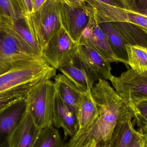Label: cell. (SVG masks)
<instances>
[{
	"label": "cell",
	"mask_w": 147,
	"mask_h": 147,
	"mask_svg": "<svg viewBox=\"0 0 147 147\" xmlns=\"http://www.w3.org/2000/svg\"><path fill=\"white\" fill-rule=\"evenodd\" d=\"M91 93L98 110L91 125L92 134L94 140L102 145L110 138L124 104L109 82L102 79L98 80Z\"/></svg>",
	"instance_id": "obj_1"
},
{
	"label": "cell",
	"mask_w": 147,
	"mask_h": 147,
	"mask_svg": "<svg viewBox=\"0 0 147 147\" xmlns=\"http://www.w3.org/2000/svg\"><path fill=\"white\" fill-rule=\"evenodd\" d=\"M57 70L41 57L20 62L0 75V93L25 86H33L49 80L56 75Z\"/></svg>",
	"instance_id": "obj_2"
},
{
	"label": "cell",
	"mask_w": 147,
	"mask_h": 147,
	"mask_svg": "<svg viewBox=\"0 0 147 147\" xmlns=\"http://www.w3.org/2000/svg\"><path fill=\"white\" fill-rule=\"evenodd\" d=\"M56 91L54 82L49 80L37 83L27 93L26 109L39 129L53 126Z\"/></svg>",
	"instance_id": "obj_3"
},
{
	"label": "cell",
	"mask_w": 147,
	"mask_h": 147,
	"mask_svg": "<svg viewBox=\"0 0 147 147\" xmlns=\"http://www.w3.org/2000/svg\"><path fill=\"white\" fill-rule=\"evenodd\" d=\"M59 5L57 0H47L38 11L24 16L41 51L62 26Z\"/></svg>",
	"instance_id": "obj_4"
},
{
	"label": "cell",
	"mask_w": 147,
	"mask_h": 147,
	"mask_svg": "<svg viewBox=\"0 0 147 147\" xmlns=\"http://www.w3.org/2000/svg\"><path fill=\"white\" fill-rule=\"evenodd\" d=\"M110 81L123 103L129 107L147 100V76L140 75L132 69L113 76Z\"/></svg>",
	"instance_id": "obj_5"
},
{
	"label": "cell",
	"mask_w": 147,
	"mask_h": 147,
	"mask_svg": "<svg viewBox=\"0 0 147 147\" xmlns=\"http://www.w3.org/2000/svg\"><path fill=\"white\" fill-rule=\"evenodd\" d=\"M78 44L61 26L41 51V57L56 70L73 59Z\"/></svg>",
	"instance_id": "obj_6"
},
{
	"label": "cell",
	"mask_w": 147,
	"mask_h": 147,
	"mask_svg": "<svg viewBox=\"0 0 147 147\" xmlns=\"http://www.w3.org/2000/svg\"><path fill=\"white\" fill-rule=\"evenodd\" d=\"M98 24L104 22H127L147 31V16L129 9L109 5L96 0H86Z\"/></svg>",
	"instance_id": "obj_7"
},
{
	"label": "cell",
	"mask_w": 147,
	"mask_h": 147,
	"mask_svg": "<svg viewBox=\"0 0 147 147\" xmlns=\"http://www.w3.org/2000/svg\"><path fill=\"white\" fill-rule=\"evenodd\" d=\"M59 13L62 27L72 40L78 44L83 31L86 28L92 14L87 3L74 6L59 2Z\"/></svg>",
	"instance_id": "obj_8"
},
{
	"label": "cell",
	"mask_w": 147,
	"mask_h": 147,
	"mask_svg": "<svg viewBox=\"0 0 147 147\" xmlns=\"http://www.w3.org/2000/svg\"><path fill=\"white\" fill-rule=\"evenodd\" d=\"M27 51L11 34L0 29V75L20 62L37 57Z\"/></svg>",
	"instance_id": "obj_9"
},
{
	"label": "cell",
	"mask_w": 147,
	"mask_h": 147,
	"mask_svg": "<svg viewBox=\"0 0 147 147\" xmlns=\"http://www.w3.org/2000/svg\"><path fill=\"white\" fill-rule=\"evenodd\" d=\"M132 109L124 104L109 140L99 147H129L140 135L132 122Z\"/></svg>",
	"instance_id": "obj_10"
},
{
	"label": "cell",
	"mask_w": 147,
	"mask_h": 147,
	"mask_svg": "<svg viewBox=\"0 0 147 147\" xmlns=\"http://www.w3.org/2000/svg\"><path fill=\"white\" fill-rule=\"evenodd\" d=\"M78 45L91 48L110 63L120 62L112 52L103 32L94 18L92 11Z\"/></svg>",
	"instance_id": "obj_11"
},
{
	"label": "cell",
	"mask_w": 147,
	"mask_h": 147,
	"mask_svg": "<svg viewBox=\"0 0 147 147\" xmlns=\"http://www.w3.org/2000/svg\"><path fill=\"white\" fill-rule=\"evenodd\" d=\"M74 57L95 81L100 78L110 80L113 77L111 63L91 48L78 45Z\"/></svg>",
	"instance_id": "obj_12"
},
{
	"label": "cell",
	"mask_w": 147,
	"mask_h": 147,
	"mask_svg": "<svg viewBox=\"0 0 147 147\" xmlns=\"http://www.w3.org/2000/svg\"><path fill=\"white\" fill-rule=\"evenodd\" d=\"M0 29L13 36L30 54L41 57V51L35 42L24 16L10 22H0Z\"/></svg>",
	"instance_id": "obj_13"
},
{
	"label": "cell",
	"mask_w": 147,
	"mask_h": 147,
	"mask_svg": "<svg viewBox=\"0 0 147 147\" xmlns=\"http://www.w3.org/2000/svg\"><path fill=\"white\" fill-rule=\"evenodd\" d=\"M53 126L57 129H62L65 139L73 137L79 129L76 112L64 103L57 91L54 100Z\"/></svg>",
	"instance_id": "obj_14"
},
{
	"label": "cell",
	"mask_w": 147,
	"mask_h": 147,
	"mask_svg": "<svg viewBox=\"0 0 147 147\" xmlns=\"http://www.w3.org/2000/svg\"><path fill=\"white\" fill-rule=\"evenodd\" d=\"M25 101L0 112V144L9 145L10 139L26 111Z\"/></svg>",
	"instance_id": "obj_15"
},
{
	"label": "cell",
	"mask_w": 147,
	"mask_h": 147,
	"mask_svg": "<svg viewBox=\"0 0 147 147\" xmlns=\"http://www.w3.org/2000/svg\"><path fill=\"white\" fill-rule=\"evenodd\" d=\"M40 130L26 108L22 121L10 139L9 147H33Z\"/></svg>",
	"instance_id": "obj_16"
},
{
	"label": "cell",
	"mask_w": 147,
	"mask_h": 147,
	"mask_svg": "<svg viewBox=\"0 0 147 147\" xmlns=\"http://www.w3.org/2000/svg\"><path fill=\"white\" fill-rule=\"evenodd\" d=\"M58 70L80 89L85 92H90L96 81L74 56Z\"/></svg>",
	"instance_id": "obj_17"
},
{
	"label": "cell",
	"mask_w": 147,
	"mask_h": 147,
	"mask_svg": "<svg viewBox=\"0 0 147 147\" xmlns=\"http://www.w3.org/2000/svg\"><path fill=\"white\" fill-rule=\"evenodd\" d=\"M54 79L56 91L61 100L77 114L80 98L82 93L85 92L80 89L64 74L56 75Z\"/></svg>",
	"instance_id": "obj_18"
},
{
	"label": "cell",
	"mask_w": 147,
	"mask_h": 147,
	"mask_svg": "<svg viewBox=\"0 0 147 147\" xmlns=\"http://www.w3.org/2000/svg\"><path fill=\"white\" fill-rule=\"evenodd\" d=\"M103 32L114 54L120 60L128 66V55L125 42L120 33L111 22L98 24Z\"/></svg>",
	"instance_id": "obj_19"
},
{
	"label": "cell",
	"mask_w": 147,
	"mask_h": 147,
	"mask_svg": "<svg viewBox=\"0 0 147 147\" xmlns=\"http://www.w3.org/2000/svg\"><path fill=\"white\" fill-rule=\"evenodd\" d=\"M98 115V110L91 92H83L77 111L79 129L90 125L96 118Z\"/></svg>",
	"instance_id": "obj_20"
},
{
	"label": "cell",
	"mask_w": 147,
	"mask_h": 147,
	"mask_svg": "<svg viewBox=\"0 0 147 147\" xmlns=\"http://www.w3.org/2000/svg\"><path fill=\"white\" fill-rule=\"evenodd\" d=\"M124 39L125 44L147 47V31L127 22H111Z\"/></svg>",
	"instance_id": "obj_21"
},
{
	"label": "cell",
	"mask_w": 147,
	"mask_h": 147,
	"mask_svg": "<svg viewBox=\"0 0 147 147\" xmlns=\"http://www.w3.org/2000/svg\"><path fill=\"white\" fill-rule=\"evenodd\" d=\"M128 64L131 69L143 76H147V49L138 45L125 44Z\"/></svg>",
	"instance_id": "obj_22"
},
{
	"label": "cell",
	"mask_w": 147,
	"mask_h": 147,
	"mask_svg": "<svg viewBox=\"0 0 147 147\" xmlns=\"http://www.w3.org/2000/svg\"><path fill=\"white\" fill-rule=\"evenodd\" d=\"M57 128L53 126L40 129L33 147H67Z\"/></svg>",
	"instance_id": "obj_23"
},
{
	"label": "cell",
	"mask_w": 147,
	"mask_h": 147,
	"mask_svg": "<svg viewBox=\"0 0 147 147\" xmlns=\"http://www.w3.org/2000/svg\"><path fill=\"white\" fill-rule=\"evenodd\" d=\"M22 16L16 0H0V22H10Z\"/></svg>",
	"instance_id": "obj_24"
},
{
	"label": "cell",
	"mask_w": 147,
	"mask_h": 147,
	"mask_svg": "<svg viewBox=\"0 0 147 147\" xmlns=\"http://www.w3.org/2000/svg\"><path fill=\"white\" fill-rule=\"evenodd\" d=\"M130 108L138 127L147 126V100L140 101Z\"/></svg>",
	"instance_id": "obj_25"
},
{
	"label": "cell",
	"mask_w": 147,
	"mask_h": 147,
	"mask_svg": "<svg viewBox=\"0 0 147 147\" xmlns=\"http://www.w3.org/2000/svg\"><path fill=\"white\" fill-rule=\"evenodd\" d=\"M129 9L139 13L147 8V0H126Z\"/></svg>",
	"instance_id": "obj_26"
},
{
	"label": "cell",
	"mask_w": 147,
	"mask_h": 147,
	"mask_svg": "<svg viewBox=\"0 0 147 147\" xmlns=\"http://www.w3.org/2000/svg\"><path fill=\"white\" fill-rule=\"evenodd\" d=\"M22 15L26 16L31 13L32 11V0H16Z\"/></svg>",
	"instance_id": "obj_27"
},
{
	"label": "cell",
	"mask_w": 147,
	"mask_h": 147,
	"mask_svg": "<svg viewBox=\"0 0 147 147\" xmlns=\"http://www.w3.org/2000/svg\"><path fill=\"white\" fill-rule=\"evenodd\" d=\"M96 1H98L109 5H111V6L129 9L127 3L124 0H96Z\"/></svg>",
	"instance_id": "obj_28"
},
{
	"label": "cell",
	"mask_w": 147,
	"mask_h": 147,
	"mask_svg": "<svg viewBox=\"0 0 147 147\" xmlns=\"http://www.w3.org/2000/svg\"><path fill=\"white\" fill-rule=\"evenodd\" d=\"M145 137L140 133V135L129 147H145Z\"/></svg>",
	"instance_id": "obj_29"
},
{
	"label": "cell",
	"mask_w": 147,
	"mask_h": 147,
	"mask_svg": "<svg viewBox=\"0 0 147 147\" xmlns=\"http://www.w3.org/2000/svg\"><path fill=\"white\" fill-rule=\"evenodd\" d=\"M32 13H34L38 11L47 1V0H32Z\"/></svg>",
	"instance_id": "obj_30"
},
{
	"label": "cell",
	"mask_w": 147,
	"mask_h": 147,
	"mask_svg": "<svg viewBox=\"0 0 147 147\" xmlns=\"http://www.w3.org/2000/svg\"><path fill=\"white\" fill-rule=\"evenodd\" d=\"M69 4L74 6H84L86 3V0H66Z\"/></svg>",
	"instance_id": "obj_31"
},
{
	"label": "cell",
	"mask_w": 147,
	"mask_h": 147,
	"mask_svg": "<svg viewBox=\"0 0 147 147\" xmlns=\"http://www.w3.org/2000/svg\"><path fill=\"white\" fill-rule=\"evenodd\" d=\"M138 131L145 137L147 138V126H142L139 127Z\"/></svg>",
	"instance_id": "obj_32"
},
{
	"label": "cell",
	"mask_w": 147,
	"mask_h": 147,
	"mask_svg": "<svg viewBox=\"0 0 147 147\" xmlns=\"http://www.w3.org/2000/svg\"><path fill=\"white\" fill-rule=\"evenodd\" d=\"M84 147H98V145L97 142H96L94 140H93L90 143Z\"/></svg>",
	"instance_id": "obj_33"
},
{
	"label": "cell",
	"mask_w": 147,
	"mask_h": 147,
	"mask_svg": "<svg viewBox=\"0 0 147 147\" xmlns=\"http://www.w3.org/2000/svg\"><path fill=\"white\" fill-rule=\"evenodd\" d=\"M138 13L141 14L145 16H147V8L146 9H145V10H143V11H141V12H139V13Z\"/></svg>",
	"instance_id": "obj_34"
},
{
	"label": "cell",
	"mask_w": 147,
	"mask_h": 147,
	"mask_svg": "<svg viewBox=\"0 0 147 147\" xmlns=\"http://www.w3.org/2000/svg\"><path fill=\"white\" fill-rule=\"evenodd\" d=\"M57 1L61 3H65L69 4V3L66 1V0H57Z\"/></svg>",
	"instance_id": "obj_35"
},
{
	"label": "cell",
	"mask_w": 147,
	"mask_h": 147,
	"mask_svg": "<svg viewBox=\"0 0 147 147\" xmlns=\"http://www.w3.org/2000/svg\"><path fill=\"white\" fill-rule=\"evenodd\" d=\"M0 147H9V145H8V144H0Z\"/></svg>",
	"instance_id": "obj_36"
},
{
	"label": "cell",
	"mask_w": 147,
	"mask_h": 147,
	"mask_svg": "<svg viewBox=\"0 0 147 147\" xmlns=\"http://www.w3.org/2000/svg\"><path fill=\"white\" fill-rule=\"evenodd\" d=\"M145 147H147V138L145 137Z\"/></svg>",
	"instance_id": "obj_37"
},
{
	"label": "cell",
	"mask_w": 147,
	"mask_h": 147,
	"mask_svg": "<svg viewBox=\"0 0 147 147\" xmlns=\"http://www.w3.org/2000/svg\"><path fill=\"white\" fill-rule=\"evenodd\" d=\"M124 1H126V0H124Z\"/></svg>",
	"instance_id": "obj_38"
},
{
	"label": "cell",
	"mask_w": 147,
	"mask_h": 147,
	"mask_svg": "<svg viewBox=\"0 0 147 147\" xmlns=\"http://www.w3.org/2000/svg\"></svg>",
	"instance_id": "obj_39"
}]
</instances>
